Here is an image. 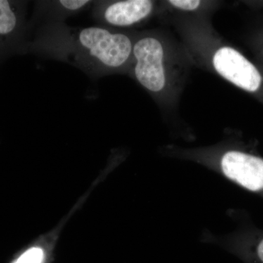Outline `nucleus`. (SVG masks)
Segmentation results:
<instances>
[{
	"label": "nucleus",
	"instance_id": "obj_1",
	"mask_svg": "<svg viewBox=\"0 0 263 263\" xmlns=\"http://www.w3.org/2000/svg\"><path fill=\"white\" fill-rule=\"evenodd\" d=\"M136 32L103 25L74 27L65 22H45L29 34L23 54L35 53L67 62L91 79L127 74Z\"/></svg>",
	"mask_w": 263,
	"mask_h": 263
},
{
	"label": "nucleus",
	"instance_id": "obj_2",
	"mask_svg": "<svg viewBox=\"0 0 263 263\" xmlns=\"http://www.w3.org/2000/svg\"><path fill=\"white\" fill-rule=\"evenodd\" d=\"M193 62L182 43L158 29L136 32L127 75L166 111L179 103Z\"/></svg>",
	"mask_w": 263,
	"mask_h": 263
},
{
	"label": "nucleus",
	"instance_id": "obj_3",
	"mask_svg": "<svg viewBox=\"0 0 263 263\" xmlns=\"http://www.w3.org/2000/svg\"><path fill=\"white\" fill-rule=\"evenodd\" d=\"M152 0L94 1L93 17L100 25L127 30L144 24L160 9Z\"/></svg>",
	"mask_w": 263,
	"mask_h": 263
},
{
	"label": "nucleus",
	"instance_id": "obj_4",
	"mask_svg": "<svg viewBox=\"0 0 263 263\" xmlns=\"http://www.w3.org/2000/svg\"><path fill=\"white\" fill-rule=\"evenodd\" d=\"M27 5L26 1L0 0V63L23 54L29 29Z\"/></svg>",
	"mask_w": 263,
	"mask_h": 263
},
{
	"label": "nucleus",
	"instance_id": "obj_5",
	"mask_svg": "<svg viewBox=\"0 0 263 263\" xmlns=\"http://www.w3.org/2000/svg\"><path fill=\"white\" fill-rule=\"evenodd\" d=\"M94 1L89 0H59L41 1L36 3L32 22L43 19L45 22H65L66 18L86 9Z\"/></svg>",
	"mask_w": 263,
	"mask_h": 263
},
{
	"label": "nucleus",
	"instance_id": "obj_6",
	"mask_svg": "<svg viewBox=\"0 0 263 263\" xmlns=\"http://www.w3.org/2000/svg\"><path fill=\"white\" fill-rule=\"evenodd\" d=\"M167 8L181 12L182 14L201 15L215 8L216 2L201 0H168L164 2Z\"/></svg>",
	"mask_w": 263,
	"mask_h": 263
},
{
	"label": "nucleus",
	"instance_id": "obj_7",
	"mask_svg": "<svg viewBox=\"0 0 263 263\" xmlns=\"http://www.w3.org/2000/svg\"><path fill=\"white\" fill-rule=\"evenodd\" d=\"M44 254L42 249L32 247L24 251L12 263H42Z\"/></svg>",
	"mask_w": 263,
	"mask_h": 263
},
{
	"label": "nucleus",
	"instance_id": "obj_8",
	"mask_svg": "<svg viewBox=\"0 0 263 263\" xmlns=\"http://www.w3.org/2000/svg\"><path fill=\"white\" fill-rule=\"evenodd\" d=\"M256 256L261 263H263V239L261 240L256 249Z\"/></svg>",
	"mask_w": 263,
	"mask_h": 263
}]
</instances>
